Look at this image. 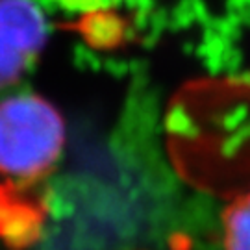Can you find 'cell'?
Listing matches in <instances>:
<instances>
[{"mask_svg": "<svg viewBox=\"0 0 250 250\" xmlns=\"http://www.w3.org/2000/svg\"><path fill=\"white\" fill-rule=\"evenodd\" d=\"M8 202L4 200V195H2V191H0V233L6 230V226H8Z\"/></svg>", "mask_w": 250, "mask_h": 250, "instance_id": "cell-5", "label": "cell"}, {"mask_svg": "<svg viewBox=\"0 0 250 250\" xmlns=\"http://www.w3.org/2000/svg\"><path fill=\"white\" fill-rule=\"evenodd\" d=\"M224 250H250V193L235 198L223 217Z\"/></svg>", "mask_w": 250, "mask_h": 250, "instance_id": "cell-3", "label": "cell"}, {"mask_svg": "<svg viewBox=\"0 0 250 250\" xmlns=\"http://www.w3.org/2000/svg\"><path fill=\"white\" fill-rule=\"evenodd\" d=\"M45 36V15L34 0H0V87L26 71Z\"/></svg>", "mask_w": 250, "mask_h": 250, "instance_id": "cell-2", "label": "cell"}, {"mask_svg": "<svg viewBox=\"0 0 250 250\" xmlns=\"http://www.w3.org/2000/svg\"><path fill=\"white\" fill-rule=\"evenodd\" d=\"M63 121L48 102L15 95L0 102V178L30 184L56 165L63 150Z\"/></svg>", "mask_w": 250, "mask_h": 250, "instance_id": "cell-1", "label": "cell"}, {"mask_svg": "<svg viewBox=\"0 0 250 250\" xmlns=\"http://www.w3.org/2000/svg\"><path fill=\"white\" fill-rule=\"evenodd\" d=\"M58 6H62L65 9H74V11H87V9H97L109 6L113 2L119 0H52Z\"/></svg>", "mask_w": 250, "mask_h": 250, "instance_id": "cell-4", "label": "cell"}]
</instances>
